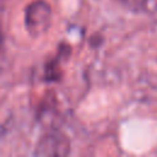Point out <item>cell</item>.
Returning <instances> with one entry per match:
<instances>
[{"label": "cell", "instance_id": "cell-2", "mask_svg": "<svg viewBox=\"0 0 157 157\" xmlns=\"http://www.w3.org/2000/svg\"><path fill=\"white\" fill-rule=\"evenodd\" d=\"M69 141L67 139L58 132L45 135L36 148L34 155L39 156H66L69 153Z\"/></svg>", "mask_w": 157, "mask_h": 157}, {"label": "cell", "instance_id": "cell-1", "mask_svg": "<svg viewBox=\"0 0 157 157\" xmlns=\"http://www.w3.org/2000/svg\"><path fill=\"white\" fill-rule=\"evenodd\" d=\"M50 7L43 0L33 1L28 5L25 13V23L28 32L33 36L43 33L50 23Z\"/></svg>", "mask_w": 157, "mask_h": 157}, {"label": "cell", "instance_id": "cell-3", "mask_svg": "<svg viewBox=\"0 0 157 157\" xmlns=\"http://www.w3.org/2000/svg\"><path fill=\"white\" fill-rule=\"evenodd\" d=\"M1 44H2V34H1V29H0V48H1Z\"/></svg>", "mask_w": 157, "mask_h": 157}]
</instances>
